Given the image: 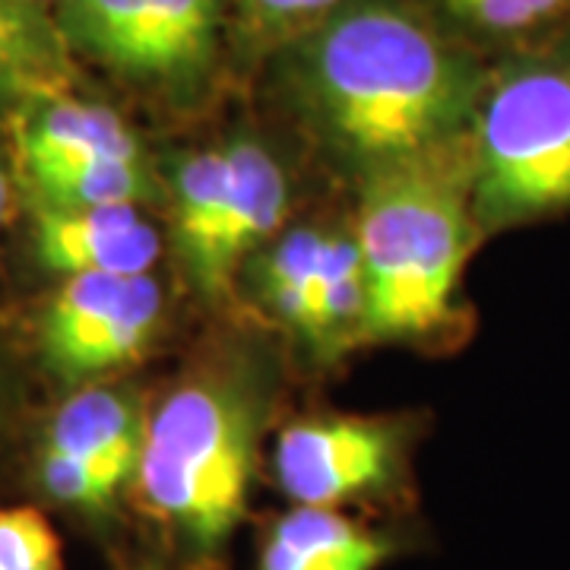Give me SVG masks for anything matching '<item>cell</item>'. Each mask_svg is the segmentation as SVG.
Masks as SVG:
<instances>
[{
	"label": "cell",
	"mask_w": 570,
	"mask_h": 570,
	"mask_svg": "<svg viewBox=\"0 0 570 570\" xmlns=\"http://www.w3.org/2000/svg\"><path fill=\"white\" fill-rule=\"evenodd\" d=\"M121 570H165L163 564H156V561H137V564H124Z\"/></svg>",
	"instance_id": "21"
},
{
	"label": "cell",
	"mask_w": 570,
	"mask_h": 570,
	"mask_svg": "<svg viewBox=\"0 0 570 570\" xmlns=\"http://www.w3.org/2000/svg\"><path fill=\"white\" fill-rule=\"evenodd\" d=\"M485 77L469 51L396 0L343 3L307 29L288 61L311 127L367 175L463 146Z\"/></svg>",
	"instance_id": "1"
},
{
	"label": "cell",
	"mask_w": 570,
	"mask_h": 570,
	"mask_svg": "<svg viewBox=\"0 0 570 570\" xmlns=\"http://www.w3.org/2000/svg\"><path fill=\"white\" fill-rule=\"evenodd\" d=\"M73 86V51L51 10L26 0H0V108L67 92Z\"/></svg>",
	"instance_id": "13"
},
{
	"label": "cell",
	"mask_w": 570,
	"mask_h": 570,
	"mask_svg": "<svg viewBox=\"0 0 570 570\" xmlns=\"http://www.w3.org/2000/svg\"><path fill=\"white\" fill-rule=\"evenodd\" d=\"M403 469L400 431L381 419L326 415L295 422L273 453L276 485L298 508L343 510L396 489Z\"/></svg>",
	"instance_id": "8"
},
{
	"label": "cell",
	"mask_w": 570,
	"mask_h": 570,
	"mask_svg": "<svg viewBox=\"0 0 570 570\" xmlns=\"http://www.w3.org/2000/svg\"><path fill=\"white\" fill-rule=\"evenodd\" d=\"M238 10L266 32H285L298 26H317L336 13L346 0H235Z\"/></svg>",
	"instance_id": "19"
},
{
	"label": "cell",
	"mask_w": 570,
	"mask_h": 570,
	"mask_svg": "<svg viewBox=\"0 0 570 570\" xmlns=\"http://www.w3.org/2000/svg\"><path fill=\"white\" fill-rule=\"evenodd\" d=\"M26 3H36V7H45V10H51V13H55L63 0H26Z\"/></svg>",
	"instance_id": "22"
},
{
	"label": "cell",
	"mask_w": 570,
	"mask_h": 570,
	"mask_svg": "<svg viewBox=\"0 0 570 570\" xmlns=\"http://www.w3.org/2000/svg\"><path fill=\"white\" fill-rule=\"evenodd\" d=\"M165 298L146 276H70L39 321V355L67 387L134 365L163 326Z\"/></svg>",
	"instance_id": "7"
},
{
	"label": "cell",
	"mask_w": 570,
	"mask_h": 570,
	"mask_svg": "<svg viewBox=\"0 0 570 570\" xmlns=\"http://www.w3.org/2000/svg\"><path fill=\"white\" fill-rule=\"evenodd\" d=\"M17 156L29 187L102 168L115 163H142L134 127L111 105L73 96V89L10 111Z\"/></svg>",
	"instance_id": "9"
},
{
	"label": "cell",
	"mask_w": 570,
	"mask_h": 570,
	"mask_svg": "<svg viewBox=\"0 0 570 570\" xmlns=\"http://www.w3.org/2000/svg\"><path fill=\"white\" fill-rule=\"evenodd\" d=\"M257 469V400L206 374L146 415L130 504L181 570H223Z\"/></svg>",
	"instance_id": "2"
},
{
	"label": "cell",
	"mask_w": 570,
	"mask_h": 570,
	"mask_svg": "<svg viewBox=\"0 0 570 570\" xmlns=\"http://www.w3.org/2000/svg\"><path fill=\"white\" fill-rule=\"evenodd\" d=\"M55 20L73 58L168 89L200 80L219 41V0H63Z\"/></svg>",
	"instance_id": "6"
},
{
	"label": "cell",
	"mask_w": 570,
	"mask_h": 570,
	"mask_svg": "<svg viewBox=\"0 0 570 570\" xmlns=\"http://www.w3.org/2000/svg\"><path fill=\"white\" fill-rule=\"evenodd\" d=\"M365 298V266L355 235L326 232L307 295L302 340L317 348H336L348 336H362Z\"/></svg>",
	"instance_id": "15"
},
{
	"label": "cell",
	"mask_w": 570,
	"mask_h": 570,
	"mask_svg": "<svg viewBox=\"0 0 570 570\" xmlns=\"http://www.w3.org/2000/svg\"><path fill=\"white\" fill-rule=\"evenodd\" d=\"M450 20L498 41H539L564 36L570 0H438Z\"/></svg>",
	"instance_id": "17"
},
{
	"label": "cell",
	"mask_w": 570,
	"mask_h": 570,
	"mask_svg": "<svg viewBox=\"0 0 570 570\" xmlns=\"http://www.w3.org/2000/svg\"><path fill=\"white\" fill-rule=\"evenodd\" d=\"M10 209H13V184H10L7 163H3V156H0V228L10 219Z\"/></svg>",
	"instance_id": "20"
},
{
	"label": "cell",
	"mask_w": 570,
	"mask_h": 570,
	"mask_svg": "<svg viewBox=\"0 0 570 570\" xmlns=\"http://www.w3.org/2000/svg\"><path fill=\"white\" fill-rule=\"evenodd\" d=\"M326 232L321 228H292L261 250L257 261V292L273 317L292 326L302 336L307 295L317 273Z\"/></svg>",
	"instance_id": "16"
},
{
	"label": "cell",
	"mask_w": 570,
	"mask_h": 570,
	"mask_svg": "<svg viewBox=\"0 0 570 570\" xmlns=\"http://www.w3.org/2000/svg\"><path fill=\"white\" fill-rule=\"evenodd\" d=\"M32 250L61 279L146 276L163 254V238L140 206L36 204Z\"/></svg>",
	"instance_id": "10"
},
{
	"label": "cell",
	"mask_w": 570,
	"mask_h": 570,
	"mask_svg": "<svg viewBox=\"0 0 570 570\" xmlns=\"http://www.w3.org/2000/svg\"><path fill=\"white\" fill-rule=\"evenodd\" d=\"M228 153V197L216 247V298L235 283V273L261 254L288 213V181L283 165L254 137L225 142Z\"/></svg>",
	"instance_id": "12"
},
{
	"label": "cell",
	"mask_w": 570,
	"mask_h": 570,
	"mask_svg": "<svg viewBox=\"0 0 570 570\" xmlns=\"http://www.w3.org/2000/svg\"><path fill=\"white\" fill-rule=\"evenodd\" d=\"M146 412L121 387L86 384L63 400L41 434L32 485L45 504L105 532L130 498Z\"/></svg>",
	"instance_id": "5"
},
{
	"label": "cell",
	"mask_w": 570,
	"mask_h": 570,
	"mask_svg": "<svg viewBox=\"0 0 570 570\" xmlns=\"http://www.w3.org/2000/svg\"><path fill=\"white\" fill-rule=\"evenodd\" d=\"M0 570H67L61 535L45 510L36 504L0 508Z\"/></svg>",
	"instance_id": "18"
},
{
	"label": "cell",
	"mask_w": 570,
	"mask_h": 570,
	"mask_svg": "<svg viewBox=\"0 0 570 570\" xmlns=\"http://www.w3.org/2000/svg\"><path fill=\"white\" fill-rule=\"evenodd\" d=\"M175 187V242L181 264L209 298H216V247L228 197V153L223 146L197 149L171 168Z\"/></svg>",
	"instance_id": "14"
},
{
	"label": "cell",
	"mask_w": 570,
	"mask_h": 570,
	"mask_svg": "<svg viewBox=\"0 0 570 570\" xmlns=\"http://www.w3.org/2000/svg\"><path fill=\"white\" fill-rule=\"evenodd\" d=\"M479 228H513L570 209V36L491 70L466 134Z\"/></svg>",
	"instance_id": "4"
},
{
	"label": "cell",
	"mask_w": 570,
	"mask_h": 570,
	"mask_svg": "<svg viewBox=\"0 0 570 570\" xmlns=\"http://www.w3.org/2000/svg\"><path fill=\"white\" fill-rule=\"evenodd\" d=\"M479 232L466 142L425 163L367 175L355 225L367 292L362 340H422L453 324Z\"/></svg>",
	"instance_id": "3"
},
{
	"label": "cell",
	"mask_w": 570,
	"mask_h": 570,
	"mask_svg": "<svg viewBox=\"0 0 570 570\" xmlns=\"http://www.w3.org/2000/svg\"><path fill=\"white\" fill-rule=\"evenodd\" d=\"M406 549L390 530L330 508H292L261 532L250 570H381Z\"/></svg>",
	"instance_id": "11"
}]
</instances>
